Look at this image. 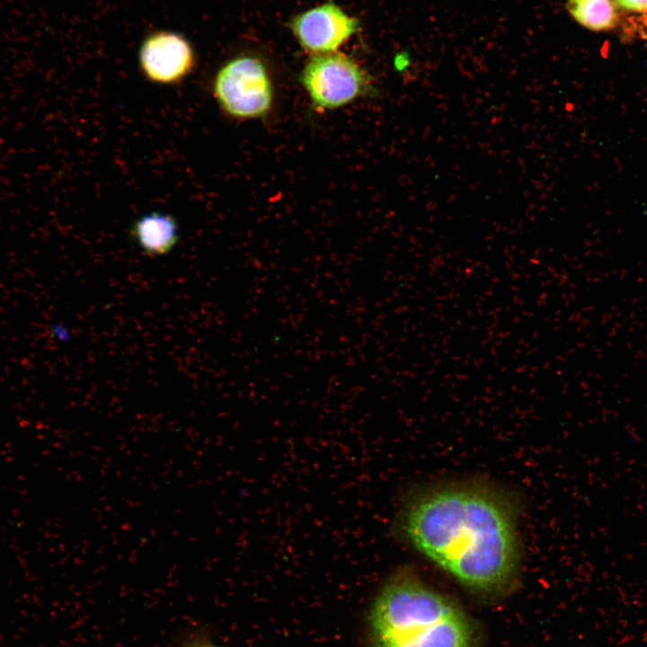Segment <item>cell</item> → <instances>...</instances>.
I'll return each instance as SVG.
<instances>
[{
    "instance_id": "obj_2",
    "label": "cell",
    "mask_w": 647,
    "mask_h": 647,
    "mask_svg": "<svg viewBox=\"0 0 647 647\" xmlns=\"http://www.w3.org/2000/svg\"><path fill=\"white\" fill-rule=\"evenodd\" d=\"M370 631L373 647H475L466 613L409 569L393 575L377 595Z\"/></svg>"
},
{
    "instance_id": "obj_11",
    "label": "cell",
    "mask_w": 647,
    "mask_h": 647,
    "mask_svg": "<svg viewBox=\"0 0 647 647\" xmlns=\"http://www.w3.org/2000/svg\"><path fill=\"white\" fill-rule=\"evenodd\" d=\"M647 20V18H645Z\"/></svg>"
},
{
    "instance_id": "obj_4",
    "label": "cell",
    "mask_w": 647,
    "mask_h": 647,
    "mask_svg": "<svg viewBox=\"0 0 647 647\" xmlns=\"http://www.w3.org/2000/svg\"><path fill=\"white\" fill-rule=\"evenodd\" d=\"M300 79L313 106L322 111L347 105L370 88L367 73L353 59L338 52L312 57Z\"/></svg>"
},
{
    "instance_id": "obj_6",
    "label": "cell",
    "mask_w": 647,
    "mask_h": 647,
    "mask_svg": "<svg viewBox=\"0 0 647 647\" xmlns=\"http://www.w3.org/2000/svg\"><path fill=\"white\" fill-rule=\"evenodd\" d=\"M358 27L353 17L331 3L307 10L290 22L300 45L315 55L335 52Z\"/></svg>"
},
{
    "instance_id": "obj_9",
    "label": "cell",
    "mask_w": 647,
    "mask_h": 647,
    "mask_svg": "<svg viewBox=\"0 0 647 647\" xmlns=\"http://www.w3.org/2000/svg\"><path fill=\"white\" fill-rule=\"evenodd\" d=\"M620 7L633 12L647 10V0H615Z\"/></svg>"
},
{
    "instance_id": "obj_1",
    "label": "cell",
    "mask_w": 647,
    "mask_h": 647,
    "mask_svg": "<svg viewBox=\"0 0 647 647\" xmlns=\"http://www.w3.org/2000/svg\"><path fill=\"white\" fill-rule=\"evenodd\" d=\"M403 529L420 553L468 589L499 595L517 579L516 511L492 488L455 483L429 489L405 510Z\"/></svg>"
},
{
    "instance_id": "obj_10",
    "label": "cell",
    "mask_w": 647,
    "mask_h": 647,
    "mask_svg": "<svg viewBox=\"0 0 647 647\" xmlns=\"http://www.w3.org/2000/svg\"><path fill=\"white\" fill-rule=\"evenodd\" d=\"M183 647H221L216 643H214L212 641L208 640V638L198 635L191 639H190Z\"/></svg>"
},
{
    "instance_id": "obj_3",
    "label": "cell",
    "mask_w": 647,
    "mask_h": 647,
    "mask_svg": "<svg viewBox=\"0 0 647 647\" xmlns=\"http://www.w3.org/2000/svg\"><path fill=\"white\" fill-rule=\"evenodd\" d=\"M212 88L220 109L234 119H259L272 106L270 77L264 64L252 56H239L224 64Z\"/></svg>"
},
{
    "instance_id": "obj_8",
    "label": "cell",
    "mask_w": 647,
    "mask_h": 647,
    "mask_svg": "<svg viewBox=\"0 0 647 647\" xmlns=\"http://www.w3.org/2000/svg\"><path fill=\"white\" fill-rule=\"evenodd\" d=\"M616 5L615 0H568L566 9L583 27L595 31H606L618 24Z\"/></svg>"
},
{
    "instance_id": "obj_7",
    "label": "cell",
    "mask_w": 647,
    "mask_h": 647,
    "mask_svg": "<svg viewBox=\"0 0 647 647\" xmlns=\"http://www.w3.org/2000/svg\"><path fill=\"white\" fill-rule=\"evenodd\" d=\"M130 236L149 255H164L179 241L175 218L167 213L152 211L139 217L131 226Z\"/></svg>"
},
{
    "instance_id": "obj_5",
    "label": "cell",
    "mask_w": 647,
    "mask_h": 647,
    "mask_svg": "<svg viewBox=\"0 0 647 647\" xmlns=\"http://www.w3.org/2000/svg\"><path fill=\"white\" fill-rule=\"evenodd\" d=\"M138 58L145 77L160 84L180 83L192 73L196 65L190 42L171 31H157L146 37Z\"/></svg>"
}]
</instances>
